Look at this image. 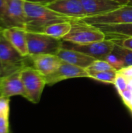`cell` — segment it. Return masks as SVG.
<instances>
[{
  "instance_id": "6da1fadb",
  "label": "cell",
  "mask_w": 132,
  "mask_h": 133,
  "mask_svg": "<svg viewBox=\"0 0 132 133\" xmlns=\"http://www.w3.org/2000/svg\"><path fill=\"white\" fill-rule=\"evenodd\" d=\"M24 9L26 13V30L30 32H43L49 25L69 21V17L54 12L47 5L34 3L25 0Z\"/></svg>"
},
{
  "instance_id": "7a4b0ae2",
  "label": "cell",
  "mask_w": 132,
  "mask_h": 133,
  "mask_svg": "<svg viewBox=\"0 0 132 133\" xmlns=\"http://www.w3.org/2000/svg\"><path fill=\"white\" fill-rule=\"evenodd\" d=\"M30 65L29 56L22 55L0 33V78ZM31 66V65H30Z\"/></svg>"
},
{
  "instance_id": "3957f363",
  "label": "cell",
  "mask_w": 132,
  "mask_h": 133,
  "mask_svg": "<svg viewBox=\"0 0 132 133\" xmlns=\"http://www.w3.org/2000/svg\"><path fill=\"white\" fill-rule=\"evenodd\" d=\"M70 23L72 25L71 30L63 37V41L85 44L102 41L106 39L105 34L98 27L84 22L82 19H72L70 20Z\"/></svg>"
},
{
  "instance_id": "277c9868",
  "label": "cell",
  "mask_w": 132,
  "mask_h": 133,
  "mask_svg": "<svg viewBox=\"0 0 132 133\" xmlns=\"http://www.w3.org/2000/svg\"><path fill=\"white\" fill-rule=\"evenodd\" d=\"M29 55H57L61 48V39H58L41 32L26 31Z\"/></svg>"
},
{
  "instance_id": "5b68a950",
  "label": "cell",
  "mask_w": 132,
  "mask_h": 133,
  "mask_svg": "<svg viewBox=\"0 0 132 133\" xmlns=\"http://www.w3.org/2000/svg\"><path fill=\"white\" fill-rule=\"evenodd\" d=\"M20 74L26 91V99L33 104H38L47 85L45 76L30 65L24 67Z\"/></svg>"
},
{
  "instance_id": "8992f818",
  "label": "cell",
  "mask_w": 132,
  "mask_h": 133,
  "mask_svg": "<svg viewBox=\"0 0 132 133\" xmlns=\"http://www.w3.org/2000/svg\"><path fill=\"white\" fill-rule=\"evenodd\" d=\"M82 19L95 26L132 23V5H122L107 13L93 16H86Z\"/></svg>"
},
{
  "instance_id": "52a82bcc",
  "label": "cell",
  "mask_w": 132,
  "mask_h": 133,
  "mask_svg": "<svg viewBox=\"0 0 132 133\" xmlns=\"http://www.w3.org/2000/svg\"><path fill=\"white\" fill-rule=\"evenodd\" d=\"M114 42L110 39H105L102 41L93 42L85 44H75L70 41L62 40L61 48L71 49L80 51L83 54L89 55L96 59H102L110 54L114 49Z\"/></svg>"
},
{
  "instance_id": "ba28073f",
  "label": "cell",
  "mask_w": 132,
  "mask_h": 133,
  "mask_svg": "<svg viewBox=\"0 0 132 133\" xmlns=\"http://www.w3.org/2000/svg\"><path fill=\"white\" fill-rule=\"evenodd\" d=\"M5 11L4 28L19 27L26 30L25 0H5Z\"/></svg>"
},
{
  "instance_id": "9c48e42d",
  "label": "cell",
  "mask_w": 132,
  "mask_h": 133,
  "mask_svg": "<svg viewBox=\"0 0 132 133\" xmlns=\"http://www.w3.org/2000/svg\"><path fill=\"white\" fill-rule=\"evenodd\" d=\"M79 77H89L86 69L62 62L58 69L53 73L46 76L45 79L47 85L52 86L65 79Z\"/></svg>"
},
{
  "instance_id": "30bf717a",
  "label": "cell",
  "mask_w": 132,
  "mask_h": 133,
  "mask_svg": "<svg viewBox=\"0 0 132 133\" xmlns=\"http://www.w3.org/2000/svg\"><path fill=\"white\" fill-rule=\"evenodd\" d=\"M20 71L0 78V97L22 96L26 98V91L21 79Z\"/></svg>"
},
{
  "instance_id": "8fae6325",
  "label": "cell",
  "mask_w": 132,
  "mask_h": 133,
  "mask_svg": "<svg viewBox=\"0 0 132 133\" xmlns=\"http://www.w3.org/2000/svg\"><path fill=\"white\" fill-rule=\"evenodd\" d=\"M47 6L72 19L86 17V12L79 0H57Z\"/></svg>"
},
{
  "instance_id": "7c38bea8",
  "label": "cell",
  "mask_w": 132,
  "mask_h": 133,
  "mask_svg": "<svg viewBox=\"0 0 132 133\" xmlns=\"http://www.w3.org/2000/svg\"><path fill=\"white\" fill-rule=\"evenodd\" d=\"M29 59L30 65L44 76L53 73L62 62L57 55L51 54L29 55Z\"/></svg>"
},
{
  "instance_id": "4fadbf2b",
  "label": "cell",
  "mask_w": 132,
  "mask_h": 133,
  "mask_svg": "<svg viewBox=\"0 0 132 133\" xmlns=\"http://www.w3.org/2000/svg\"><path fill=\"white\" fill-rule=\"evenodd\" d=\"M2 34L5 38L24 57L29 56L26 30L19 27H10L2 30Z\"/></svg>"
},
{
  "instance_id": "5bb4252c",
  "label": "cell",
  "mask_w": 132,
  "mask_h": 133,
  "mask_svg": "<svg viewBox=\"0 0 132 133\" xmlns=\"http://www.w3.org/2000/svg\"><path fill=\"white\" fill-rule=\"evenodd\" d=\"M86 12V16H93L115 10L121 4L113 0H79Z\"/></svg>"
},
{
  "instance_id": "9a60e30c",
  "label": "cell",
  "mask_w": 132,
  "mask_h": 133,
  "mask_svg": "<svg viewBox=\"0 0 132 133\" xmlns=\"http://www.w3.org/2000/svg\"><path fill=\"white\" fill-rule=\"evenodd\" d=\"M57 55L61 62L83 69L88 68L96 60V58L80 51L65 48H61Z\"/></svg>"
},
{
  "instance_id": "2e32d148",
  "label": "cell",
  "mask_w": 132,
  "mask_h": 133,
  "mask_svg": "<svg viewBox=\"0 0 132 133\" xmlns=\"http://www.w3.org/2000/svg\"><path fill=\"white\" fill-rule=\"evenodd\" d=\"M98 27L106 36V39L121 40L132 37V23L101 26Z\"/></svg>"
},
{
  "instance_id": "e0dca14e",
  "label": "cell",
  "mask_w": 132,
  "mask_h": 133,
  "mask_svg": "<svg viewBox=\"0 0 132 133\" xmlns=\"http://www.w3.org/2000/svg\"><path fill=\"white\" fill-rule=\"evenodd\" d=\"M70 20L66 21V22L56 23L49 25L44 29L42 33H44L55 38L62 40L63 37H65L69 33L71 30L72 25H71Z\"/></svg>"
},
{
  "instance_id": "ac0fdd59",
  "label": "cell",
  "mask_w": 132,
  "mask_h": 133,
  "mask_svg": "<svg viewBox=\"0 0 132 133\" xmlns=\"http://www.w3.org/2000/svg\"><path fill=\"white\" fill-rule=\"evenodd\" d=\"M112 53L117 55L124 62L125 67L132 66V50L124 48L119 44L114 43Z\"/></svg>"
},
{
  "instance_id": "d6986e66",
  "label": "cell",
  "mask_w": 132,
  "mask_h": 133,
  "mask_svg": "<svg viewBox=\"0 0 132 133\" xmlns=\"http://www.w3.org/2000/svg\"><path fill=\"white\" fill-rule=\"evenodd\" d=\"M117 74V71H104V72H88V76L89 78L96 79L97 81H100L106 83L114 84L116 76Z\"/></svg>"
},
{
  "instance_id": "ffe728a7",
  "label": "cell",
  "mask_w": 132,
  "mask_h": 133,
  "mask_svg": "<svg viewBox=\"0 0 132 133\" xmlns=\"http://www.w3.org/2000/svg\"><path fill=\"white\" fill-rule=\"evenodd\" d=\"M87 72H97L104 71L115 70L107 62L102 59H96L88 68L86 69ZM117 71V70H116Z\"/></svg>"
},
{
  "instance_id": "44dd1931",
  "label": "cell",
  "mask_w": 132,
  "mask_h": 133,
  "mask_svg": "<svg viewBox=\"0 0 132 133\" xmlns=\"http://www.w3.org/2000/svg\"><path fill=\"white\" fill-rule=\"evenodd\" d=\"M103 60L107 62L117 71H118V70H120V69L125 67L124 62L117 55H115V54H114L112 52L110 54H109L108 55H107L103 58Z\"/></svg>"
},
{
  "instance_id": "7402d4cb",
  "label": "cell",
  "mask_w": 132,
  "mask_h": 133,
  "mask_svg": "<svg viewBox=\"0 0 132 133\" xmlns=\"http://www.w3.org/2000/svg\"><path fill=\"white\" fill-rule=\"evenodd\" d=\"M114 84L116 87L118 93L123 92L128 89V78L124 75L117 72Z\"/></svg>"
},
{
  "instance_id": "603a6c76",
  "label": "cell",
  "mask_w": 132,
  "mask_h": 133,
  "mask_svg": "<svg viewBox=\"0 0 132 133\" xmlns=\"http://www.w3.org/2000/svg\"><path fill=\"white\" fill-rule=\"evenodd\" d=\"M9 97H0V115H9Z\"/></svg>"
},
{
  "instance_id": "cb8c5ba5",
  "label": "cell",
  "mask_w": 132,
  "mask_h": 133,
  "mask_svg": "<svg viewBox=\"0 0 132 133\" xmlns=\"http://www.w3.org/2000/svg\"><path fill=\"white\" fill-rule=\"evenodd\" d=\"M9 115H0V133L9 132Z\"/></svg>"
},
{
  "instance_id": "d4e9b609",
  "label": "cell",
  "mask_w": 132,
  "mask_h": 133,
  "mask_svg": "<svg viewBox=\"0 0 132 133\" xmlns=\"http://www.w3.org/2000/svg\"><path fill=\"white\" fill-rule=\"evenodd\" d=\"M112 41H114V43L119 44L124 48L132 50V37H128L121 40H112Z\"/></svg>"
},
{
  "instance_id": "484cf974",
  "label": "cell",
  "mask_w": 132,
  "mask_h": 133,
  "mask_svg": "<svg viewBox=\"0 0 132 133\" xmlns=\"http://www.w3.org/2000/svg\"><path fill=\"white\" fill-rule=\"evenodd\" d=\"M5 11V1L0 0V29L4 28V17Z\"/></svg>"
},
{
  "instance_id": "4316f807",
  "label": "cell",
  "mask_w": 132,
  "mask_h": 133,
  "mask_svg": "<svg viewBox=\"0 0 132 133\" xmlns=\"http://www.w3.org/2000/svg\"><path fill=\"white\" fill-rule=\"evenodd\" d=\"M119 94L121 95V98H122L124 104L132 101V92L130 90L127 89L126 90L119 93Z\"/></svg>"
},
{
  "instance_id": "83f0119b",
  "label": "cell",
  "mask_w": 132,
  "mask_h": 133,
  "mask_svg": "<svg viewBox=\"0 0 132 133\" xmlns=\"http://www.w3.org/2000/svg\"><path fill=\"white\" fill-rule=\"evenodd\" d=\"M117 72L124 75L127 78H132V66H127L117 71Z\"/></svg>"
},
{
  "instance_id": "f1b7e54d",
  "label": "cell",
  "mask_w": 132,
  "mask_h": 133,
  "mask_svg": "<svg viewBox=\"0 0 132 133\" xmlns=\"http://www.w3.org/2000/svg\"><path fill=\"white\" fill-rule=\"evenodd\" d=\"M28 2H34V3H38V4H41L44 5H47L57 0H26Z\"/></svg>"
},
{
  "instance_id": "f546056e",
  "label": "cell",
  "mask_w": 132,
  "mask_h": 133,
  "mask_svg": "<svg viewBox=\"0 0 132 133\" xmlns=\"http://www.w3.org/2000/svg\"><path fill=\"white\" fill-rule=\"evenodd\" d=\"M113 1H115L121 4L122 5H126L128 4V2H129L130 0H113Z\"/></svg>"
},
{
  "instance_id": "4dcf8cb0",
  "label": "cell",
  "mask_w": 132,
  "mask_h": 133,
  "mask_svg": "<svg viewBox=\"0 0 132 133\" xmlns=\"http://www.w3.org/2000/svg\"><path fill=\"white\" fill-rule=\"evenodd\" d=\"M128 89L132 92V78H128Z\"/></svg>"
},
{
  "instance_id": "1f68e13d",
  "label": "cell",
  "mask_w": 132,
  "mask_h": 133,
  "mask_svg": "<svg viewBox=\"0 0 132 133\" xmlns=\"http://www.w3.org/2000/svg\"><path fill=\"white\" fill-rule=\"evenodd\" d=\"M128 5H132V0H130V1H129V2H128Z\"/></svg>"
},
{
  "instance_id": "d6a6232c",
  "label": "cell",
  "mask_w": 132,
  "mask_h": 133,
  "mask_svg": "<svg viewBox=\"0 0 132 133\" xmlns=\"http://www.w3.org/2000/svg\"><path fill=\"white\" fill-rule=\"evenodd\" d=\"M1 30H1V29H0V33H1Z\"/></svg>"
}]
</instances>
